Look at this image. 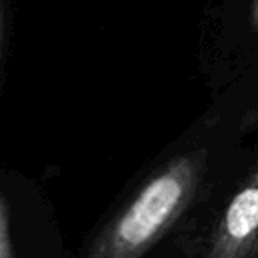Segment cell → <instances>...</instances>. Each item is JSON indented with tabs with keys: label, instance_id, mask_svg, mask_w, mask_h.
Masks as SVG:
<instances>
[{
	"label": "cell",
	"instance_id": "3957f363",
	"mask_svg": "<svg viewBox=\"0 0 258 258\" xmlns=\"http://www.w3.org/2000/svg\"><path fill=\"white\" fill-rule=\"evenodd\" d=\"M0 258H14L12 234H10V212L2 196H0Z\"/></svg>",
	"mask_w": 258,
	"mask_h": 258
},
{
	"label": "cell",
	"instance_id": "7a4b0ae2",
	"mask_svg": "<svg viewBox=\"0 0 258 258\" xmlns=\"http://www.w3.org/2000/svg\"><path fill=\"white\" fill-rule=\"evenodd\" d=\"M258 256V165L242 187L230 198L218 220L206 258H256Z\"/></svg>",
	"mask_w": 258,
	"mask_h": 258
},
{
	"label": "cell",
	"instance_id": "6da1fadb",
	"mask_svg": "<svg viewBox=\"0 0 258 258\" xmlns=\"http://www.w3.org/2000/svg\"><path fill=\"white\" fill-rule=\"evenodd\" d=\"M204 165V151L171 159L95 238L87 258H143L191 204Z\"/></svg>",
	"mask_w": 258,
	"mask_h": 258
},
{
	"label": "cell",
	"instance_id": "5b68a950",
	"mask_svg": "<svg viewBox=\"0 0 258 258\" xmlns=\"http://www.w3.org/2000/svg\"><path fill=\"white\" fill-rule=\"evenodd\" d=\"M0 44H2V20H0Z\"/></svg>",
	"mask_w": 258,
	"mask_h": 258
},
{
	"label": "cell",
	"instance_id": "277c9868",
	"mask_svg": "<svg viewBox=\"0 0 258 258\" xmlns=\"http://www.w3.org/2000/svg\"><path fill=\"white\" fill-rule=\"evenodd\" d=\"M250 26L258 32V0H252L250 4Z\"/></svg>",
	"mask_w": 258,
	"mask_h": 258
}]
</instances>
